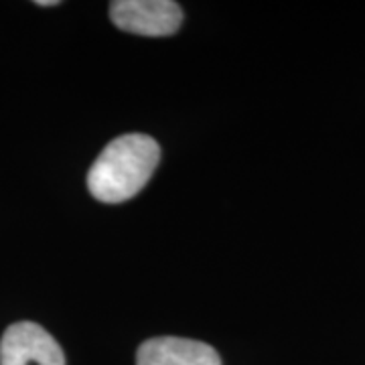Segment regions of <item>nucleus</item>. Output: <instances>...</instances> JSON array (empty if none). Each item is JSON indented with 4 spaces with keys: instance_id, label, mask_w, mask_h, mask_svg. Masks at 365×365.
I'll return each mask as SVG.
<instances>
[{
    "instance_id": "nucleus-4",
    "label": "nucleus",
    "mask_w": 365,
    "mask_h": 365,
    "mask_svg": "<svg viewBox=\"0 0 365 365\" xmlns=\"http://www.w3.org/2000/svg\"><path fill=\"white\" fill-rule=\"evenodd\" d=\"M136 365H222V359L211 345L201 341L155 337L138 347Z\"/></svg>"
},
{
    "instance_id": "nucleus-5",
    "label": "nucleus",
    "mask_w": 365,
    "mask_h": 365,
    "mask_svg": "<svg viewBox=\"0 0 365 365\" xmlns=\"http://www.w3.org/2000/svg\"><path fill=\"white\" fill-rule=\"evenodd\" d=\"M37 4L39 6H55V4H59L57 0H37Z\"/></svg>"
},
{
    "instance_id": "nucleus-1",
    "label": "nucleus",
    "mask_w": 365,
    "mask_h": 365,
    "mask_svg": "<svg viewBox=\"0 0 365 365\" xmlns=\"http://www.w3.org/2000/svg\"><path fill=\"white\" fill-rule=\"evenodd\" d=\"M160 146L146 134L118 136L102 150L88 173L90 193L102 203L128 201L153 177Z\"/></svg>"
},
{
    "instance_id": "nucleus-3",
    "label": "nucleus",
    "mask_w": 365,
    "mask_h": 365,
    "mask_svg": "<svg viewBox=\"0 0 365 365\" xmlns=\"http://www.w3.org/2000/svg\"><path fill=\"white\" fill-rule=\"evenodd\" d=\"M0 365H66L61 347L37 323L11 325L0 339Z\"/></svg>"
},
{
    "instance_id": "nucleus-2",
    "label": "nucleus",
    "mask_w": 365,
    "mask_h": 365,
    "mask_svg": "<svg viewBox=\"0 0 365 365\" xmlns=\"http://www.w3.org/2000/svg\"><path fill=\"white\" fill-rule=\"evenodd\" d=\"M110 19L126 33L167 37L181 26L182 11L173 0H114Z\"/></svg>"
}]
</instances>
